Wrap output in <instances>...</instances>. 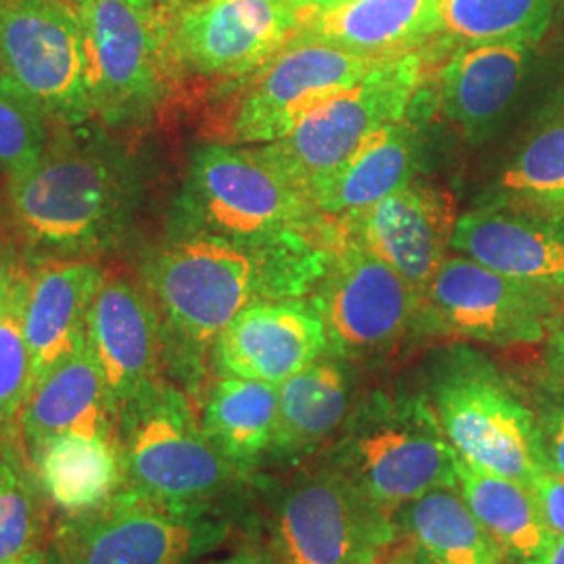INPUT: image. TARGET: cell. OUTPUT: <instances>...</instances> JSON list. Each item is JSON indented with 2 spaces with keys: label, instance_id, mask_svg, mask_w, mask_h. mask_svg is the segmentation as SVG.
Here are the masks:
<instances>
[{
  "label": "cell",
  "instance_id": "40",
  "mask_svg": "<svg viewBox=\"0 0 564 564\" xmlns=\"http://www.w3.org/2000/svg\"><path fill=\"white\" fill-rule=\"evenodd\" d=\"M375 564H426L423 558L419 556V552L412 545L405 542H398L393 545L384 556H381Z\"/></svg>",
  "mask_w": 564,
  "mask_h": 564
},
{
  "label": "cell",
  "instance_id": "1",
  "mask_svg": "<svg viewBox=\"0 0 564 564\" xmlns=\"http://www.w3.org/2000/svg\"><path fill=\"white\" fill-rule=\"evenodd\" d=\"M132 137L97 120L55 126L41 158L4 181V235L36 265L97 260L120 251L142 202Z\"/></svg>",
  "mask_w": 564,
  "mask_h": 564
},
{
  "label": "cell",
  "instance_id": "18",
  "mask_svg": "<svg viewBox=\"0 0 564 564\" xmlns=\"http://www.w3.org/2000/svg\"><path fill=\"white\" fill-rule=\"evenodd\" d=\"M86 347L120 408L163 379L160 318L141 281L107 272L88 312Z\"/></svg>",
  "mask_w": 564,
  "mask_h": 564
},
{
  "label": "cell",
  "instance_id": "26",
  "mask_svg": "<svg viewBox=\"0 0 564 564\" xmlns=\"http://www.w3.org/2000/svg\"><path fill=\"white\" fill-rule=\"evenodd\" d=\"M349 419V375L323 356L279 384V424L270 458L297 463L335 440Z\"/></svg>",
  "mask_w": 564,
  "mask_h": 564
},
{
  "label": "cell",
  "instance_id": "38",
  "mask_svg": "<svg viewBox=\"0 0 564 564\" xmlns=\"http://www.w3.org/2000/svg\"><path fill=\"white\" fill-rule=\"evenodd\" d=\"M545 366L550 377L564 384V316H561L545 339Z\"/></svg>",
  "mask_w": 564,
  "mask_h": 564
},
{
  "label": "cell",
  "instance_id": "30",
  "mask_svg": "<svg viewBox=\"0 0 564 564\" xmlns=\"http://www.w3.org/2000/svg\"><path fill=\"white\" fill-rule=\"evenodd\" d=\"M556 0H440L437 36L449 51L468 44L544 39Z\"/></svg>",
  "mask_w": 564,
  "mask_h": 564
},
{
  "label": "cell",
  "instance_id": "17",
  "mask_svg": "<svg viewBox=\"0 0 564 564\" xmlns=\"http://www.w3.org/2000/svg\"><path fill=\"white\" fill-rule=\"evenodd\" d=\"M323 356L328 337L312 300H262L226 326L209 364L220 377L281 384Z\"/></svg>",
  "mask_w": 564,
  "mask_h": 564
},
{
  "label": "cell",
  "instance_id": "27",
  "mask_svg": "<svg viewBox=\"0 0 564 564\" xmlns=\"http://www.w3.org/2000/svg\"><path fill=\"white\" fill-rule=\"evenodd\" d=\"M207 440L247 477L270 458L279 424V384L220 377L202 408Z\"/></svg>",
  "mask_w": 564,
  "mask_h": 564
},
{
  "label": "cell",
  "instance_id": "47",
  "mask_svg": "<svg viewBox=\"0 0 564 564\" xmlns=\"http://www.w3.org/2000/svg\"><path fill=\"white\" fill-rule=\"evenodd\" d=\"M0 463H2V458H0Z\"/></svg>",
  "mask_w": 564,
  "mask_h": 564
},
{
  "label": "cell",
  "instance_id": "41",
  "mask_svg": "<svg viewBox=\"0 0 564 564\" xmlns=\"http://www.w3.org/2000/svg\"><path fill=\"white\" fill-rule=\"evenodd\" d=\"M55 556H57V545L51 542V544L41 545V547L32 550V552L23 554L20 558L4 564H53L55 563Z\"/></svg>",
  "mask_w": 564,
  "mask_h": 564
},
{
  "label": "cell",
  "instance_id": "7",
  "mask_svg": "<svg viewBox=\"0 0 564 564\" xmlns=\"http://www.w3.org/2000/svg\"><path fill=\"white\" fill-rule=\"evenodd\" d=\"M447 53L442 42L431 41L379 61L362 80L312 109L289 134L253 147L310 199L368 134L408 116Z\"/></svg>",
  "mask_w": 564,
  "mask_h": 564
},
{
  "label": "cell",
  "instance_id": "36",
  "mask_svg": "<svg viewBox=\"0 0 564 564\" xmlns=\"http://www.w3.org/2000/svg\"><path fill=\"white\" fill-rule=\"evenodd\" d=\"M550 531L564 538V477L544 468L531 485Z\"/></svg>",
  "mask_w": 564,
  "mask_h": 564
},
{
  "label": "cell",
  "instance_id": "46",
  "mask_svg": "<svg viewBox=\"0 0 564 564\" xmlns=\"http://www.w3.org/2000/svg\"><path fill=\"white\" fill-rule=\"evenodd\" d=\"M53 564H67V561L63 558V554L59 552V547H57V556H55V563Z\"/></svg>",
  "mask_w": 564,
  "mask_h": 564
},
{
  "label": "cell",
  "instance_id": "2",
  "mask_svg": "<svg viewBox=\"0 0 564 564\" xmlns=\"http://www.w3.org/2000/svg\"><path fill=\"white\" fill-rule=\"evenodd\" d=\"M330 249L265 251L203 235H170L147 256L139 276L160 318L163 370L188 395L197 391L226 326L251 303L314 293Z\"/></svg>",
  "mask_w": 564,
  "mask_h": 564
},
{
  "label": "cell",
  "instance_id": "44",
  "mask_svg": "<svg viewBox=\"0 0 564 564\" xmlns=\"http://www.w3.org/2000/svg\"><path fill=\"white\" fill-rule=\"evenodd\" d=\"M542 214H550V216H564V195H561L558 199H554V202L550 203Z\"/></svg>",
  "mask_w": 564,
  "mask_h": 564
},
{
  "label": "cell",
  "instance_id": "31",
  "mask_svg": "<svg viewBox=\"0 0 564 564\" xmlns=\"http://www.w3.org/2000/svg\"><path fill=\"white\" fill-rule=\"evenodd\" d=\"M564 195V118L545 126L508 163L487 205L544 212Z\"/></svg>",
  "mask_w": 564,
  "mask_h": 564
},
{
  "label": "cell",
  "instance_id": "11",
  "mask_svg": "<svg viewBox=\"0 0 564 564\" xmlns=\"http://www.w3.org/2000/svg\"><path fill=\"white\" fill-rule=\"evenodd\" d=\"M383 59L349 53L328 42L295 34L247 78L235 82L220 141L268 144L289 134L326 99L335 97Z\"/></svg>",
  "mask_w": 564,
  "mask_h": 564
},
{
  "label": "cell",
  "instance_id": "42",
  "mask_svg": "<svg viewBox=\"0 0 564 564\" xmlns=\"http://www.w3.org/2000/svg\"><path fill=\"white\" fill-rule=\"evenodd\" d=\"M212 564H276L272 558H265L258 552H239V554H232V556H226L220 558L216 563Z\"/></svg>",
  "mask_w": 564,
  "mask_h": 564
},
{
  "label": "cell",
  "instance_id": "37",
  "mask_svg": "<svg viewBox=\"0 0 564 564\" xmlns=\"http://www.w3.org/2000/svg\"><path fill=\"white\" fill-rule=\"evenodd\" d=\"M28 272H30V268L23 262L18 245L11 241L4 232H0V314L13 300L15 291L20 289Z\"/></svg>",
  "mask_w": 564,
  "mask_h": 564
},
{
  "label": "cell",
  "instance_id": "15",
  "mask_svg": "<svg viewBox=\"0 0 564 564\" xmlns=\"http://www.w3.org/2000/svg\"><path fill=\"white\" fill-rule=\"evenodd\" d=\"M297 32L291 0H193L176 13L174 51L184 78L235 84Z\"/></svg>",
  "mask_w": 564,
  "mask_h": 564
},
{
  "label": "cell",
  "instance_id": "16",
  "mask_svg": "<svg viewBox=\"0 0 564 564\" xmlns=\"http://www.w3.org/2000/svg\"><path fill=\"white\" fill-rule=\"evenodd\" d=\"M458 218L447 191L412 181L339 223L354 241L423 295L449 256Z\"/></svg>",
  "mask_w": 564,
  "mask_h": 564
},
{
  "label": "cell",
  "instance_id": "10",
  "mask_svg": "<svg viewBox=\"0 0 564 564\" xmlns=\"http://www.w3.org/2000/svg\"><path fill=\"white\" fill-rule=\"evenodd\" d=\"M433 410L463 463L529 489L544 470L538 416L489 364L464 358L447 366Z\"/></svg>",
  "mask_w": 564,
  "mask_h": 564
},
{
  "label": "cell",
  "instance_id": "33",
  "mask_svg": "<svg viewBox=\"0 0 564 564\" xmlns=\"http://www.w3.org/2000/svg\"><path fill=\"white\" fill-rule=\"evenodd\" d=\"M2 458V456H0ZM44 496L21 460L0 463V564L46 545Z\"/></svg>",
  "mask_w": 564,
  "mask_h": 564
},
{
  "label": "cell",
  "instance_id": "4",
  "mask_svg": "<svg viewBox=\"0 0 564 564\" xmlns=\"http://www.w3.org/2000/svg\"><path fill=\"white\" fill-rule=\"evenodd\" d=\"M93 120L132 137L174 101L184 72L174 51L181 9L147 0L78 2Z\"/></svg>",
  "mask_w": 564,
  "mask_h": 564
},
{
  "label": "cell",
  "instance_id": "29",
  "mask_svg": "<svg viewBox=\"0 0 564 564\" xmlns=\"http://www.w3.org/2000/svg\"><path fill=\"white\" fill-rule=\"evenodd\" d=\"M400 540L426 564H506L458 487H440L393 514Z\"/></svg>",
  "mask_w": 564,
  "mask_h": 564
},
{
  "label": "cell",
  "instance_id": "39",
  "mask_svg": "<svg viewBox=\"0 0 564 564\" xmlns=\"http://www.w3.org/2000/svg\"><path fill=\"white\" fill-rule=\"evenodd\" d=\"M349 2H354V0H291L293 9L297 11L300 23H302L303 20H307V18H312V15H318V13H324V11L339 9V7H345V4H349Z\"/></svg>",
  "mask_w": 564,
  "mask_h": 564
},
{
  "label": "cell",
  "instance_id": "24",
  "mask_svg": "<svg viewBox=\"0 0 564 564\" xmlns=\"http://www.w3.org/2000/svg\"><path fill=\"white\" fill-rule=\"evenodd\" d=\"M440 0H354L312 15L300 34L370 59H391L437 36Z\"/></svg>",
  "mask_w": 564,
  "mask_h": 564
},
{
  "label": "cell",
  "instance_id": "32",
  "mask_svg": "<svg viewBox=\"0 0 564 564\" xmlns=\"http://www.w3.org/2000/svg\"><path fill=\"white\" fill-rule=\"evenodd\" d=\"M25 284L28 276L21 282L7 310L0 314V456L23 464L20 416L34 387L32 356L23 328Z\"/></svg>",
  "mask_w": 564,
  "mask_h": 564
},
{
  "label": "cell",
  "instance_id": "35",
  "mask_svg": "<svg viewBox=\"0 0 564 564\" xmlns=\"http://www.w3.org/2000/svg\"><path fill=\"white\" fill-rule=\"evenodd\" d=\"M538 431L545 468L564 477V403L545 410L538 419Z\"/></svg>",
  "mask_w": 564,
  "mask_h": 564
},
{
  "label": "cell",
  "instance_id": "45",
  "mask_svg": "<svg viewBox=\"0 0 564 564\" xmlns=\"http://www.w3.org/2000/svg\"><path fill=\"white\" fill-rule=\"evenodd\" d=\"M76 2H82V0H76ZM147 2H155V4L172 7V9H182L184 4H188V2H193V0H147Z\"/></svg>",
  "mask_w": 564,
  "mask_h": 564
},
{
  "label": "cell",
  "instance_id": "20",
  "mask_svg": "<svg viewBox=\"0 0 564 564\" xmlns=\"http://www.w3.org/2000/svg\"><path fill=\"white\" fill-rule=\"evenodd\" d=\"M538 44L494 42L456 46L435 69V109L464 139L481 142L505 120L529 74Z\"/></svg>",
  "mask_w": 564,
  "mask_h": 564
},
{
  "label": "cell",
  "instance_id": "5",
  "mask_svg": "<svg viewBox=\"0 0 564 564\" xmlns=\"http://www.w3.org/2000/svg\"><path fill=\"white\" fill-rule=\"evenodd\" d=\"M118 445L126 487L181 510H216L247 475L207 440L181 384L165 377L123 403Z\"/></svg>",
  "mask_w": 564,
  "mask_h": 564
},
{
  "label": "cell",
  "instance_id": "43",
  "mask_svg": "<svg viewBox=\"0 0 564 564\" xmlns=\"http://www.w3.org/2000/svg\"><path fill=\"white\" fill-rule=\"evenodd\" d=\"M540 564H564V538H558V535L554 538L544 561Z\"/></svg>",
  "mask_w": 564,
  "mask_h": 564
},
{
  "label": "cell",
  "instance_id": "14",
  "mask_svg": "<svg viewBox=\"0 0 564 564\" xmlns=\"http://www.w3.org/2000/svg\"><path fill=\"white\" fill-rule=\"evenodd\" d=\"M310 300L323 316L328 354L337 358L389 349L416 328L421 310V293L354 241L343 226Z\"/></svg>",
  "mask_w": 564,
  "mask_h": 564
},
{
  "label": "cell",
  "instance_id": "19",
  "mask_svg": "<svg viewBox=\"0 0 564 564\" xmlns=\"http://www.w3.org/2000/svg\"><path fill=\"white\" fill-rule=\"evenodd\" d=\"M452 249L564 300V216L485 205L458 218Z\"/></svg>",
  "mask_w": 564,
  "mask_h": 564
},
{
  "label": "cell",
  "instance_id": "9",
  "mask_svg": "<svg viewBox=\"0 0 564 564\" xmlns=\"http://www.w3.org/2000/svg\"><path fill=\"white\" fill-rule=\"evenodd\" d=\"M0 80L53 126L93 120L76 0H0Z\"/></svg>",
  "mask_w": 564,
  "mask_h": 564
},
{
  "label": "cell",
  "instance_id": "22",
  "mask_svg": "<svg viewBox=\"0 0 564 564\" xmlns=\"http://www.w3.org/2000/svg\"><path fill=\"white\" fill-rule=\"evenodd\" d=\"M118 421L120 405L90 349L82 347L32 387L20 416L21 456L28 460L36 447L61 435L118 440Z\"/></svg>",
  "mask_w": 564,
  "mask_h": 564
},
{
  "label": "cell",
  "instance_id": "6",
  "mask_svg": "<svg viewBox=\"0 0 564 564\" xmlns=\"http://www.w3.org/2000/svg\"><path fill=\"white\" fill-rule=\"evenodd\" d=\"M458 454L431 403L375 398L343 424L326 466L384 517L440 487H458Z\"/></svg>",
  "mask_w": 564,
  "mask_h": 564
},
{
  "label": "cell",
  "instance_id": "12",
  "mask_svg": "<svg viewBox=\"0 0 564 564\" xmlns=\"http://www.w3.org/2000/svg\"><path fill=\"white\" fill-rule=\"evenodd\" d=\"M563 302L458 253L447 256L426 284L416 328L449 339L531 345L547 339Z\"/></svg>",
  "mask_w": 564,
  "mask_h": 564
},
{
  "label": "cell",
  "instance_id": "8",
  "mask_svg": "<svg viewBox=\"0 0 564 564\" xmlns=\"http://www.w3.org/2000/svg\"><path fill=\"white\" fill-rule=\"evenodd\" d=\"M216 510H181L123 487L105 505L61 517L53 533L67 564H197L228 540Z\"/></svg>",
  "mask_w": 564,
  "mask_h": 564
},
{
  "label": "cell",
  "instance_id": "28",
  "mask_svg": "<svg viewBox=\"0 0 564 564\" xmlns=\"http://www.w3.org/2000/svg\"><path fill=\"white\" fill-rule=\"evenodd\" d=\"M458 491L477 521L502 550L506 564H540L554 533L533 491L508 477L458 463Z\"/></svg>",
  "mask_w": 564,
  "mask_h": 564
},
{
  "label": "cell",
  "instance_id": "25",
  "mask_svg": "<svg viewBox=\"0 0 564 564\" xmlns=\"http://www.w3.org/2000/svg\"><path fill=\"white\" fill-rule=\"evenodd\" d=\"M25 464L44 500L61 517L90 512L126 487L118 440L61 435L36 447Z\"/></svg>",
  "mask_w": 564,
  "mask_h": 564
},
{
  "label": "cell",
  "instance_id": "34",
  "mask_svg": "<svg viewBox=\"0 0 564 564\" xmlns=\"http://www.w3.org/2000/svg\"><path fill=\"white\" fill-rule=\"evenodd\" d=\"M53 128L32 102L0 80V178L9 181L34 165Z\"/></svg>",
  "mask_w": 564,
  "mask_h": 564
},
{
  "label": "cell",
  "instance_id": "23",
  "mask_svg": "<svg viewBox=\"0 0 564 564\" xmlns=\"http://www.w3.org/2000/svg\"><path fill=\"white\" fill-rule=\"evenodd\" d=\"M412 109L402 120L389 121L368 134L347 162L312 193L310 202L321 214L333 220L351 218L414 181L421 162V128L412 120Z\"/></svg>",
  "mask_w": 564,
  "mask_h": 564
},
{
  "label": "cell",
  "instance_id": "3",
  "mask_svg": "<svg viewBox=\"0 0 564 564\" xmlns=\"http://www.w3.org/2000/svg\"><path fill=\"white\" fill-rule=\"evenodd\" d=\"M170 235H203L251 249L321 251L341 237L253 144L207 142L184 174Z\"/></svg>",
  "mask_w": 564,
  "mask_h": 564
},
{
  "label": "cell",
  "instance_id": "13",
  "mask_svg": "<svg viewBox=\"0 0 564 564\" xmlns=\"http://www.w3.org/2000/svg\"><path fill=\"white\" fill-rule=\"evenodd\" d=\"M398 542L393 519L326 464L289 485L272 514L276 564H375Z\"/></svg>",
  "mask_w": 564,
  "mask_h": 564
},
{
  "label": "cell",
  "instance_id": "21",
  "mask_svg": "<svg viewBox=\"0 0 564 564\" xmlns=\"http://www.w3.org/2000/svg\"><path fill=\"white\" fill-rule=\"evenodd\" d=\"M105 276L107 270L97 260L48 262L30 270L23 328L34 384L86 347L88 312Z\"/></svg>",
  "mask_w": 564,
  "mask_h": 564
}]
</instances>
